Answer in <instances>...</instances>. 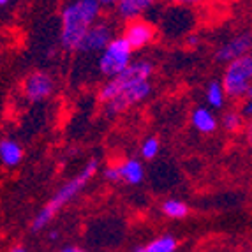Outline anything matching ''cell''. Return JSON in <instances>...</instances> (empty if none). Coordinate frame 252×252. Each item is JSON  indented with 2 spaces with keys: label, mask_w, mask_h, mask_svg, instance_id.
I'll return each mask as SVG.
<instances>
[{
  "label": "cell",
  "mask_w": 252,
  "mask_h": 252,
  "mask_svg": "<svg viewBox=\"0 0 252 252\" xmlns=\"http://www.w3.org/2000/svg\"><path fill=\"white\" fill-rule=\"evenodd\" d=\"M99 0H72L60 16V46L67 51H80L81 42L101 16Z\"/></svg>",
  "instance_id": "obj_1"
},
{
  "label": "cell",
  "mask_w": 252,
  "mask_h": 252,
  "mask_svg": "<svg viewBox=\"0 0 252 252\" xmlns=\"http://www.w3.org/2000/svg\"><path fill=\"white\" fill-rule=\"evenodd\" d=\"M97 169H99V160L90 159L89 162L81 168V171L78 173L74 178L65 182V184L51 196L50 201L35 214V217L32 219V222H30V229H32L34 233H39V231H42V229H46V227L51 224V220L57 217V214L62 210L63 206L69 205V203H71L72 199H74L76 196L89 185V182L95 177Z\"/></svg>",
  "instance_id": "obj_2"
},
{
  "label": "cell",
  "mask_w": 252,
  "mask_h": 252,
  "mask_svg": "<svg viewBox=\"0 0 252 252\" xmlns=\"http://www.w3.org/2000/svg\"><path fill=\"white\" fill-rule=\"evenodd\" d=\"M226 95L233 101H242L252 89V53L226 63L222 74Z\"/></svg>",
  "instance_id": "obj_3"
},
{
  "label": "cell",
  "mask_w": 252,
  "mask_h": 252,
  "mask_svg": "<svg viewBox=\"0 0 252 252\" xmlns=\"http://www.w3.org/2000/svg\"><path fill=\"white\" fill-rule=\"evenodd\" d=\"M152 74H154V63L148 60H134L122 74L111 78V80H108V83L102 85L97 97L102 104H106L130 85L139 83V81H150Z\"/></svg>",
  "instance_id": "obj_4"
},
{
  "label": "cell",
  "mask_w": 252,
  "mask_h": 252,
  "mask_svg": "<svg viewBox=\"0 0 252 252\" xmlns=\"http://www.w3.org/2000/svg\"><path fill=\"white\" fill-rule=\"evenodd\" d=\"M132 51L134 50L130 48V44L126 41L124 35L115 37L99 57V71H101V74L106 76L108 80L122 74L130 63L134 62L132 60Z\"/></svg>",
  "instance_id": "obj_5"
},
{
  "label": "cell",
  "mask_w": 252,
  "mask_h": 252,
  "mask_svg": "<svg viewBox=\"0 0 252 252\" xmlns=\"http://www.w3.org/2000/svg\"><path fill=\"white\" fill-rule=\"evenodd\" d=\"M152 94V85L150 81H139L124 89L122 92L118 94L115 99H111L109 102H106L104 106V113L106 117H117V115L124 113L132 106L143 102L148 95Z\"/></svg>",
  "instance_id": "obj_6"
},
{
  "label": "cell",
  "mask_w": 252,
  "mask_h": 252,
  "mask_svg": "<svg viewBox=\"0 0 252 252\" xmlns=\"http://www.w3.org/2000/svg\"><path fill=\"white\" fill-rule=\"evenodd\" d=\"M55 81L48 72L34 71L25 76L21 83V92L29 102H42L53 94Z\"/></svg>",
  "instance_id": "obj_7"
},
{
  "label": "cell",
  "mask_w": 252,
  "mask_h": 252,
  "mask_svg": "<svg viewBox=\"0 0 252 252\" xmlns=\"http://www.w3.org/2000/svg\"><path fill=\"white\" fill-rule=\"evenodd\" d=\"M252 53V30H245L227 39L215 50V60L219 63H229L233 60Z\"/></svg>",
  "instance_id": "obj_8"
},
{
  "label": "cell",
  "mask_w": 252,
  "mask_h": 252,
  "mask_svg": "<svg viewBox=\"0 0 252 252\" xmlns=\"http://www.w3.org/2000/svg\"><path fill=\"white\" fill-rule=\"evenodd\" d=\"M124 37L130 44L132 50H143L145 46L152 44L156 39V27L145 20H132L127 21L124 29Z\"/></svg>",
  "instance_id": "obj_9"
},
{
  "label": "cell",
  "mask_w": 252,
  "mask_h": 252,
  "mask_svg": "<svg viewBox=\"0 0 252 252\" xmlns=\"http://www.w3.org/2000/svg\"><path fill=\"white\" fill-rule=\"evenodd\" d=\"M113 30L106 21H97L90 27V30L85 35L81 42L80 51L83 53H97V51H104L109 46V42L113 41Z\"/></svg>",
  "instance_id": "obj_10"
},
{
  "label": "cell",
  "mask_w": 252,
  "mask_h": 252,
  "mask_svg": "<svg viewBox=\"0 0 252 252\" xmlns=\"http://www.w3.org/2000/svg\"><path fill=\"white\" fill-rule=\"evenodd\" d=\"M156 4L157 0H120L117 5V14L124 21L139 20Z\"/></svg>",
  "instance_id": "obj_11"
},
{
  "label": "cell",
  "mask_w": 252,
  "mask_h": 252,
  "mask_svg": "<svg viewBox=\"0 0 252 252\" xmlns=\"http://www.w3.org/2000/svg\"><path fill=\"white\" fill-rule=\"evenodd\" d=\"M190 126L201 134H212L215 132L219 124L214 111H210L205 106H199V108L192 109V113H190Z\"/></svg>",
  "instance_id": "obj_12"
},
{
  "label": "cell",
  "mask_w": 252,
  "mask_h": 252,
  "mask_svg": "<svg viewBox=\"0 0 252 252\" xmlns=\"http://www.w3.org/2000/svg\"><path fill=\"white\" fill-rule=\"evenodd\" d=\"M23 147L13 138H4L0 141V160L5 168H16L23 160Z\"/></svg>",
  "instance_id": "obj_13"
},
{
  "label": "cell",
  "mask_w": 252,
  "mask_h": 252,
  "mask_svg": "<svg viewBox=\"0 0 252 252\" xmlns=\"http://www.w3.org/2000/svg\"><path fill=\"white\" fill-rule=\"evenodd\" d=\"M118 169H120L122 182H126L127 185H139L143 182L145 169H143V164L139 162L138 159L122 160V162L118 164Z\"/></svg>",
  "instance_id": "obj_14"
},
{
  "label": "cell",
  "mask_w": 252,
  "mask_h": 252,
  "mask_svg": "<svg viewBox=\"0 0 252 252\" xmlns=\"http://www.w3.org/2000/svg\"><path fill=\"white\" fill-rule=\"evenodd\" d=\"M205 97H206V102H208V106H210L212 109L224 108L227 95H226V90H224V87H222V81L214 80L206 85Z\"/></svg>",
  "instance_id": "obj_15"
},
{
  "label": "cell",
  "mask_w": 252,
  "mask_h": 252,
  "mask_svg": "<svg viewBox=\"0 0 252 252\" xmlns=\"http://www.w3.org/2000/svg\"><path fill=\"white\" fill-rule=\"evenodd\" d=\"M160 210H162V214L166 215V217L175 219V220L185 219L190 212L187 203H184L182 199H166V201L162 203V206H160Z\"/></svg>",
  "instance_id": "obj_16"
},
{
  "label": "cell",
  "mask_w": 252,
  "mask_h": 252,
  "mask_svg": "<svg viewBox=\"0 0 252 252\" xmlns=\"http://www.w3.org/2000/svg\"><path fill=\"white\" fill-rule=\"evenodd\" d=\"M178 240L173 235H160L147 245L148 252H177Z\"/></svg>",
  "instance_id": "obj_17"
},
{
  "label": "cell",
  "mask_w": 252,
  "mask_h": 252,
  "mask_svg": "<svg viewBox=\"0 0 252 252\" xmlns=\"http://www.w3.org/2000/svg\"><path fill=\"white\" fill-rule=\"evenodd\" d=\"M244 115L240 111H227L222 117V127L227 132H238L244 129Z\"/></svg>",
  "instance_id": "obj_18"
},
{
  "label": "cell",
  "mask_w": 252,
  "mask_h": 252,
  "mask_svg": "<svg viewBox=\"0 0 252 252\" xmlns=\"http://www.w3.org/2000/svg\"><path fill=\"white\" fill-rule=\"evenodd\" d=\"M159 150H160L159 139L154 138V136L147 138L143 143H141V157H143V159H147V160H152L154 157H157Z\"/></svg>",
  "instance_id": "obj_19"
},
{
  "label": "cell",
  "mask_w": 252,
  "mask_h": 252,
  "mask_svg": "<svg viewBox=\"0 0 252 252\" xmlns=\"http://www.w3.org/2000/svg\"><path fill=\"white\" fill-rule=\"evenodd\" d=\"M238 111L244 115V118H249V120H252V89L249 90L247 95L242 99V106H240Z\"/></svg>",
  "instance_id": "obj_20"
},
{
  "label": "cell",
  "mask_w": 252,
  "mask_h": 252,
  "mask_svg": "<svg viewBox=\"0 0 252 252\" xmlns=\"http://www.w3.org/2000/svg\"><path fill=\"white\" fill-rule=\"evenodd\" d=\"M104 178L108 182H113V184H117V182H122V177H120V169H118V164H109V166H106L104 168Z\"/></svg>",
  "instance_id": "obj_21"
},
{
  "label": "cell",
  "mask_w": 252,
  "mask_h": 252,
  "mask_svg": "<svg viewBox=\"0 0 252 252\" xmlns=\"http://www.w3.org/2000/svg\"><path fill=\"white\" fill-rule=\"evenodd\" d=\"M166 2L175 5H198V4H205L208 0H166Z\"/></svg>",
  "instance_id": "obj_22"
},
{
  "label": "cell",
  "mask_w": 252,
  "mask_h": 252,
  "mask_svg": "<svg viewBox=\"0 0 252 252\" xmlns=\"http://www.w3.org/2000/svg\"><path fill=\"white\" fill-rule=\"evenodd\" d=\"M55 252H89V251H85L83 247H78V245H65V247L59 249V251Z\"/></svg>",
  "instance_id": "obj_23"
},
{
  "label": "cell",
  "mask_w": 252,
  "mask_h": 252,
  "mask_svg": "<svg viewBox=\"0 0 252 252\" xmlns=\"http://www.w3.org/2000/svg\"><path fill=\"white\" fill-rule=\"evenodd\" d=\"M245 138H247V143L251 145V148H252V120L247 124V127H245Z\"/></svg>",
  "instance_id": "obj_24"
},
{
  "label": "cell",
  "mask_w": 252,
  "mask_h": 252,
  "mask_svg": "<svg viewBox=\"0 0 252 252\" xmlns=\"http://www.w3.org/2000/svg\"><path fill=\"white\" fill-rule=\"evenodd\" d=\"M99 2H101L102 7H109V5H115V7H117L120 0H99Z\"/></svg>",
  "instance_id": "obj_25"
},
{
  "label": "cell",
  "mask_w": 252,
  "mask_h": 252,
  "mask_svg": "<svg viewBox=\"0 0 252 252\" xmlns=\"http://www.w3.org/2000/svg\"><path fill=\"white\" fill-rule=\"evenodd\" d=\"M59 236H60V231H59V229H51V231L48 233V238H50L51 242H55V240H59Z\"/></svg>",
  "instance_id": "obj_26"
},
{
  "label": "cell",
  "mask_w": 252,
  "mask_h": 252,
  "mask_svg": "<svg viewBox=\"0 0 252 252\" xmlns=\"http://www.w3.org/2000/svg\"><path fill=\"white\" fill-rule=\"evenodd\" d=\"M7 252H29L25 247H21V245H16V247H11Z\"/></svg>",
  "instance_id": "obj_27"
},
{
  "label": "cell",
  "mask_w": 252,
  "mask_h": 252,
  "mask_svg": "<svg viewBox=\"0 0 252 252\" xmlns=\"http://www.w3.org/2000/svg\"><path fill=\"white\" fill-rule=\"evenodd\" d=\"M130 252H148V251H147V245H139V247H134Z\"/></svg>",
  "instance_id": "obj_28"
},
{
  "label": "cell",
  "mask_w": 252,
  "mask_h": 252,
  "mask_svg": "<svg viewBox=\"0 0 252 252\" xmlns=\"http://www.w3.org/2000/svg\"><path fill=\"white\" fill-rule=\"evenodd\" d=\"M187 41H189V44H190V46H192V44H194V46H196V44H198V37H196V35H190V37L187 39Z\"/></svg>",
  "instance_id": "obj_29"
},
{
  "label": "cell",
  "mask_w": 252,
  "mask_h": 252,
  "mask_svg": "<svg viewBox=\"0 0 252 252\" xmlns=\"http://www.w3.org/2000/svg\"><path fill=\"white\" fill-rule=\"evenodd\" d=\"M11 2H14V0H0V5H2V7H5V5H9Z\"/></svg>",
  "instance_id": "obj_30"
},
{
  "label": "cell",
  "mask_w": 252,
  "mask_h": 252,
  "mask_svg": "<svg viewBox=\"0 0 252 252\" xmlns=\"http://www.w3.org/2000/svg\"><path fill=\"white\" fill-rule=\"evenodd\" d=\"M245 252H252V251H245Z\"/></svg>",
  "instance_id": "obj_31"
}]
</instances>
